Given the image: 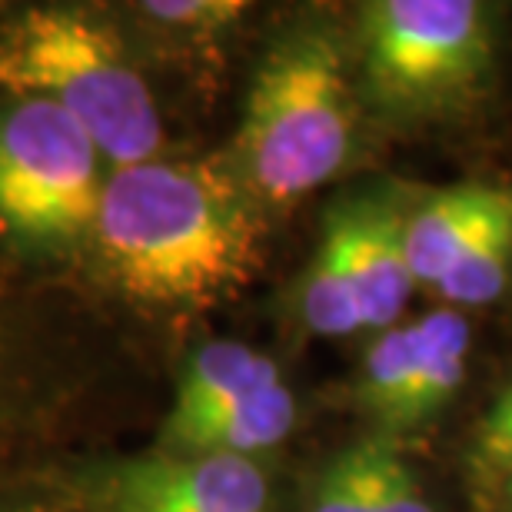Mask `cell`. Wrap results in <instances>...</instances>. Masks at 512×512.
<instances>
[{
    "label": "cell",
    "mask_w": 512,
    "mask_h": 512,
    "mask_svg": "<svg viewBox=\"0 0 512 512\" xmlns=\"http://www.w3.org/2000/svg\"><path fill=\"white\" fill-rule=\"evenodd\" d=\"M300 316L310 333L326 340H343L363 330V313L340 253L330 240H320L300 286Z\"/></svg>",
    "instance_id": "12"
},
{
    "label": "cell",
    "mask_w": 512,
    "mask_h": 512,
    "mask_svg": "<svg viewBox=\"0 0 512 512\" xmlns=\"http://www.w3.org/2000/svg\"><path fill=\"white\" fill-rule=\"evenodd\" d=\"M469 323L459 310H433L396 323L366 346L353 403L383 439L416 433L449 406L466 380Z\"/></svg>",
    "instance_id": "6"
},
{
    "label": "cell",
    "mask_w": 512,
    "mask_h": 512,
    "mask_svg": "<svg viewBox=\"0 0 512 512\" xmlns=\"http://www.w3.org/2000/svg\"><path fill=\"white\" fill-rule=\"evenodd\" d=\"M360 127L346 47L333 30L300 27L256 67L230 163L263 210L290 207L350 167Z\"/></svg>",
    "instance_id": "2"
},
{
    "label": "cell",
    "mask_w": 512,
    "mask_h": 512,
    "mask_svg": "<svg viewBox=\"0 0 512 512\" xmlns=\"http://www.w3.org/2000/svg\"><path fill=\"white\" fill-rule=\"evenodd\" d=\"M409 203L393 190H370L336 203L326 213L323 237L333 243L360 300L363 330L383 333L399 323L403 306L413 296L403 250Z\"/></svg>",
    "instance_id": "8"
},
{
    "label": "cell",
    "mask_w": 512,
    "mask_h": 512,
    "mask_svg": "<svg viewBox=\"0 0 512 512\" xmlns=\"http://www.w3.org/2000/svg\"><path fill=\"white\" fill-rule=\"evenodd\" d=\"M512 276V207L503 210L479 233L453 270L443 276L436 293L453 306H486L499 300Z\"/></svg>",
    "instance_id": "13"
},
{
    "label": "cell",
    "mask_w": 512,
    "mask_h": 512,
    "mask_svg": "<svg viewBox=\"0 0 512 512\" xmlns=\"http://www.w3.org/2000/svg\"><path fill=\"white\" fill-rule=\"evenodd\" d=\"M496 60L499 20L479 0H373L360 10V100L399 130L476 114Z\"/></svg>",
    "instance_id": "3"
},
{
    "label": "cell",
    "mask_w": 512,
    "mask_h": 512,
    "mask_svg": "<svg viewBox=\"0 0 512 512\" xmlns=\"http://www.w3.org/2000/svg\"><path fill=\"white\" fill-rule=\"evenodd\" d=\"M270 486L253 459L150 453L110 469L104 512H266Z\"/></svg>",
    "instance_id": "7"
},
{
    "label": "cell",
    "mask_w": 512,
    "mask_h": 512,
    "mask_svg": "<svg viewBox=\"0 0 512 512\" xmlns=\"http://www.w3.org/2000/svg\"><path fill=\"white\" fill-rule=\"evenodd\" d=\"M276 383H283V376L280 366L273 363V356L227 340L203 343L183 366L177 380V396H173L170 413L160 426L157 446L180 436L183 429H190L200 419L220 413V409Z\"/></svg>",
    "instance_id": "10"
},
{
    "label": "cell",
    "mask_w": 512,
    "mask_h": 512,
    "mask_svg": "<svg viewBox=\"0 0 512 512\" xmlns=\"http://www.w3.org/2000/svg\"><path fill=\"white\" fill-rule=\"evenodd\" d=\"M0 87L47 100L120 167L160 160L163 124L117 37L77 7H30L0 34Z\"/></svg>",
    "instance_id": "4"
},
{
    "label": "cell",
    "mask_w": 512,
    "mask_h": 512,
    "mask_svg": "<svg viewBox=\"0 0 512 512\" xmlns=\"http://www.w3.org/2000/svg\"><path fill=\"white\" fill-rule=\"evenodd\" d=\"M512 207V190L493 183H456L409 203L403 250L416 286L436 290L473 240Z\"/></svg>",
    "instance_id": "9"
},
{
    "label": "cell",
    "mask_w": 512,
    "mask_h": 512,
    "mask_svg": "<svg viewBox=\"0 0 512 512\" xmlns=\"http://www.w3.org/2000/svg\"><path fill=\"white\" fill-rule=\"evenodd\" d=\"M100 150L47 100L0 110V230L30 247H64L90 233Z\"/></svg>",
    "instance_id": "5"
},
{
    "label": "cell",
    "mask_w": 512,
    "mask_h": 512,
    "mask_svg": "<svg viewBox=\"0 0 512 512\" xmlns=\"http://www.w3.org/2000/svg\"><path fill=\"white\" fill-rule=\"evenodd\" d=\"M90 237L110 283L130 300L193 313L253 283L266 210L230 157H160L110 173Z\"/></svg>",
    "instance_id": "1"
},
{
    "label": "cell",
    "mask_w": 512,
    "mask_h": 512,
    "mask_svg": "<svg viewBox=\"0 0 512 512\" xmlns=\"http://www.w3.org/2000/svg\"><path fill=\"white\" fill-rule=\"evenodd\" d=\"M476 469L496 486L512 483V383L503 389L476 433Z\"/></svg>",
    "instance_id": "17"
},
{
    "label": "cell",
    "mask_w": 512,
    "mask_h": 512,
    "mask_svg": "<svg viewBox=\"0 0 512 512\" xmlns=\"http://www.w3.org/2000/svg\"><path fill=\"white\" fill-rule=\"evenodd\" d=\"M356 449H360L366 512H436L426 503L416 473L389 439L373 436L366 443H356Z\"/></svg>",
    "instance_id": "14"
},
{
    "label": "cell",
    "mask_w": 512,
    "mask_h": 512,
    "mask_svg": "<svg viewBox=\"0 0 512 512\" xmlns=\"http://www.w3.org/2000/svg\"><path fill=\"white\" fill-rule=\"evenodd\" d=\"M499 496H496V509L493 512H512V483L496 486Z\"/></svg>",
    "instance_id": "18"
},
{
    "label": "cell",
    "mask_w": 512,
    "mask_h": 512,
    "mask_svg": "<svg viewBox=\"0 0 512 512\" xmlns=\"http://www.w3.org/2000/svg\"><path fill=\"white\" fill-rule=\"evenodd\" d=\"M296 426V399L286 383L266 386L240 403L213 413L180 436L157 446V453L170 456H237L253 459L270 453L293 433Z\"/></svg>",
    "instance_id": "11"
},
{
    "label": "cell",
    "mask_w": 512,
    "mask_h": 512,
    "mask_svg": "<svg viewBox=\"0 0 512 512\" xmlns=\"http://www.w3.org/2000/svg\"><path fill=\"white\" fill-rule=\"evenodd\" d=\"M150 20L170 27L187 37H217L220 30L237 24L247 4L237 0H163V4H143Z\"/></svg>",
    "instance_id": "15"
},
{
    "label": "cell",
    "mask_w": 512,
    "mask_h": 512,
    "mask_svg": "<svg viewBox=\"0 0 512 512\" xmlns=\"http://www.w3.org/2000/svg\"><path fill=\"white\" fill-rule=\"evenodd\" d=\"M306 512H366L360 449L350 446L323 469L313 486L310 509Z\"/></svg>",
    "instance_id": "16"
}]
</instances>
